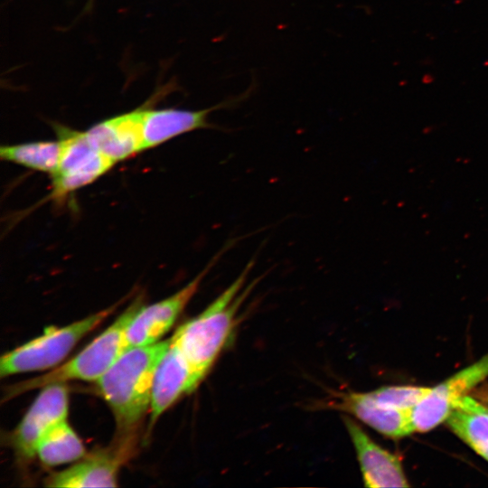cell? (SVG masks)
I'll use <instances>...</instances> for the list:
<instances>
[{"instance_id": "6da1fadb", "label": "cell", "mask_w": 488, "mask_h": 488, "mask_svg": "<svg viewBox=\"0 0 488 488\" xmlns=\"http://www.w3.org/2000/svg\"><path fill=\"white\" fill-rule=\"evenodd\" d=\"M171 343L169 339L127 349L96 381L121 430H130L150 408L156 368Z\"/></svg>"}, {"instance_id": "277c9868", "label": "cell", "mask_w": 488, "mask_h": 488, "mask_svg": "<svg viewBox=\"0 0 488 488\" xmlns=\"http://www.w3.org/2000/svg\"><path fill=\"white\" fill-rule=\"evenodd\" d=\"M117 305L100 310L63 327L46 328L42 335L5 353L0 359L1 378L56 367L80 340L113 313Z\"/></svg>"}, {"instance_id": "3957f363", "label": "cell", "mask_w": 488, "mask_h": 488, "mask_svg": "<svg viewBox=\"0 0 488 488\" xmlns=\"http://www.w3.org/2000/svg\"><path fill=\"white\" fill-rule=\"evenodd\" d=\"M141 305V299L135 300L112 324L62 365L9 387L5 393V399L54 383L69 380L96 382L126 351L127 327Z\"/></svg>"}, {"instance_id": "8992f818", "label": "cell", "mask_w": 488, "mask_h": 488, "mask_svg": "<svg viewBox=\"0 0 488 488\" xmlns=\"http://www.w3.org/2000/svg\"><path fill=\"white\" fill-rule=\"evenodd\" d=\"M488 377V354L436 385L411 410L415 431L427 432L449 417L455 403Z\"/></svg>"}, {"instance_id": "7a4b0ae2", "label": "cell", "mask_w": 488, "mask_h": 488, "mask_svg": "<svg viewBox=\"0 0 488 488\" xmlns=\"http://www.w3.org/2000/svg\"><path fill=\"white\" fill-rule=\"evenodd\" d=\"M249 268V266L205 310L180 325L172 336L188 362L194 389L231 337L236 314L246 292L239 296V293Z\"/></svg>"}, {"instance_id": "ba28073f", "label": "cell", "mask_w": 488, "mask_h": 488, "mask_svg": "<svg viewBox=\"0 0 488 488\" xmlns=\"http://www.w3.org/2000/svg\"><path fill=\"white\" fill-rule=\"evenodd\" d=\"M68 394L64 383H54L42 388L12 437L13 446L21 457L33 458L36 455L37 444L42 435L53 425L67 418Z\"/></svg>"}, {"instance_id": "4fadbf2b", "label": "cell", "mask_w": 488, "mask_h": 488, "mask_svg": "<svg viewBox=\"0 0 488 488\" xmlns=\"http://www.w3.org/2000/svg\"><path fill=\"white\" fill-rule=\"evenodd\" d=\"M119 459L110 452H96L45 479L48 487H115Z\"/></svg>"}, {"instance_id": "ac0fdd59", "label": "cell", "mask_w": 488, "mask_h": 488, "mask_svg": "<svg viewBox=\"0 0 488 488\" xmlns=\"http://www.w3.org/2000/svg\"><path fill=\"white\" fill-rule=\"evenodd\" d=\"M431 388L415 386H387L369 392L381 407L411 410L430 391Z\"/></svg>"}, {"instance_id": "30bf717a", "label": "cell", "mask_w": 488, "mask_h": 488, "mask_svg": "<svg viewBox=\"0 0 488 488\" xmlns=\"http://www.w3.org/2000/svg\"><path fill=\"white\" fill-rule=\"evenodd\" d=\"M145 110H136L102 121L88 131L89 143L99 152L117 163L142 150Z\"/></svg>"}, {"instance_id": "9c48e42d", "label": "cell", "mask_w": 488, "mask_h": 488, "mask_svg": "<svg viewBox=\"0 0 488 488\" xmlns=\"http://www.w3.org/2000/svg\"><path fill=\"white\" fill-rule=\"evenodd\" d=\"M343 420L355 448L365 486L408 487L398 456L376 444L361 426L349 417H343Z\"/></svg>"}, {"instance_id": "8fae6325", "label": "cell", "mask_w": 488, "mask_h": 488, "mask_svg": "<svg viewBox=\"0 0 488 488\" xmlns=\"http://www.w3.org/2000/svg\"><path fill=\"white\" fill-rule=\"evenodd\" d=\"M194 390L188 362L171 337V343L154 377L149 428L183 394H190Z\"/></svg>"}, {"instance_id": "9a60e30c", "label": "cell", "mask_w": 488, "mask_h": 488, "mask_svg": "<svg viewBox=\"0 0 488 488\" xmlns=\"http://www.w3.org/2000/svg\"><path fill=\"white\" fill-rule=\"evenodd\" d=\"M446 423L458 437L488 461V408L465 395L455 403Z\"/></svg>"}, {"instance_id": "7c38bea8", "label": "cell", "mask_w": 488, "mask_h": 488, "mask_svg": "<svg viewBox=\"0 0 488 488\" xmlns=\"http://www.w3.org/2000/svg\"><path fill=\"white\" fill-rule=\"evenodd\" d=\"M333 407L355 416L380 434L399 438L413 433L410 410L388 408L380 406L367 393L348 391L337 395Z\"/></svg>"}, {"instance_id": "5bb4252c", "label": "cell", "mask_w": 488, "mask_h": 488, "mask_svg": "<svg viewBox=\"0 0 488 488\" xmlns=\"http://www.w3.org/2000/svg\"><path fill=\"white\" fill-rule=\"evenodd\" d=\"M222 106L190 111L179 109L145 110V149L155 147L169 139L197 128L208 127L209 113Z\"/></svg>"}, {"instance_id": "5b68a950", "label": "cell", "mask_w": 488, "mask_h": 488, "mask_svg": "<svg viewBox=\"0 0 488 488\" xmlns=\"http://www.w3.org/2000/svg\"><path fill=\"white\" fill-rule=\"evenodd\" d=\"M61 155L52 175L56 198L93 183L116 163L92 146L85 132L57 127Z\"/></svg>"}, {"instance_id": "2e32d148", "label": "cell", "mask_w": 488, "mask_h": 488, "mask_svg": "<svg viewBox=\"0 0 488 488\" xmlns=\"http://www.w3.org/2000/svg\"><path fill=\"white\" fill-rule=\"evenodd\" d=\"M36 455L40 461L49 466H55L83 458L85 447L75 431L62 420L50 427L40 438Z\"/></svg>"}, {"instance_id": "d6986e66", "label": "cell", "mask_w": 488, "mask_h": 488, "mask_svg": "<svg viewBox=\"0 0 488 488\" xmlns=\"http://www.w3.org/2000/svg\"><path fill=\"white\" fill-rule=\"evenodd\" d=\"M476 394L479 399L488 404V387H483L476 390Z\"/></svg>"}, {"instance_id": "e0dca14e", "label": "cell", "mask_w": 488, "mask_h": 488, "mask_svg": "<svg viewBox=\"0 0 488 488\" xmlns=\"http://www.w3.org/2000/svg\"><path fill=\"white\" fill-rule=\"evenodd\" d=\"M61 155V144L57 141H40L0 147L3 160L25 167L49 173L57 171Z\"/></svg>"}, {"instance_id": "52a82bcc", "label": "cell", "mask_w": 488, "mask_h": 488, "mask_svg": "<svg viewBox=\"0 0 488 488\" xmlns=\"http://www.w3.org/2000/svg\"><path fill=\"white\" fill-rule=\"evenodd\" d=\"M208 268L169 297L141 305L126 330V350L155 343L171 329L196 294Z\"/></svg>"}]
</instances>
